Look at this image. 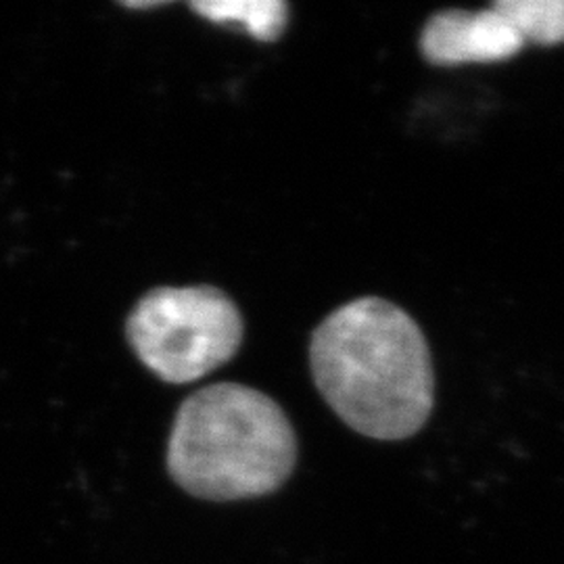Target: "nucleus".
Masks as SVG:
<instances>
[{
  "mask_svg": "<svg viewBox=\"0 0 564 564\" xmlns=\"http://www.w3.org/2000/svg\"><path fill=\"white\" fill-rule=\"evenodd\" d=\"M310 366L324 402L364 437L410 440L433 412L429 343L410 314L381 297L328 314L312 335Z\"/></svg>",
  "mask_w": 564,
  "mask_h": 564,
  "instance_id": "1",
  "label": "nucleus"
},
{
  "mask_svg": "<svg viewBox=\"0 0 564 564\" xmlns=\"http://www.w3.org/2000/svg\"><path fill=\"white\" fill-rule=\"evenodd\" d=\"M297 456L295 429L279 402L247 384L216 383L181 403L165 466L197 500L242 502L276 494Z\"/></svg>",
  "mask_w": 564,
  "mask_h": 564,
  "instance_id": "2",
  "label": "nucleus"
},
{
  "mask_svg": "<svg viewBox=\"0 0 564 564\" xmlns=\"http://www.w3.org/2000/svg\"><path fill=\"white\" fill-rule=\"evenodd\" d=\"M242 330L237 303L212 284L153 289L126 321L137 358L170 384L195 383L232 360Z\"/></svg>",
  "mask_w": 564,
  "mask_h": 564,
  "instance_id": "3",
  "label": "nucleus"
},
{
  "mask_svg": "<svg viewBox=\"0 0 564 564\" xmlns=\"http://www.w3.org/2000/svg\"><path fill=\"white\" fill-rule=\"evenodd\" d=\"M523 48V39L496 2L484 11H440L424 23L421 34L424 59L442 67L498 63L512 59Z\"/></svg>",
  "mask_w": 564,
  "mask_h": 564,
  "instance_id": "4",
  "label": "nucleus"
},
{
  "mask_svg": "<svg viewBox=\"0 0 564 564\" xmlns=\"http://www.w3.org/2000/svg\"><path fill=\"white\" fill-rule=\"evenodd\" d=\"M193 11L216 23H241L260 42H276L289 23V4L282 0H223L193 2Z\"/></svg>",
  "mask_w": 564,
  "mask_h": 564,
  "instance_id": "5",
  "label": "nucleus"
},
{
  "mask_svg": "<svg viewBox=\"0 0 564 564\" xmlns=\"http://www.w3.org/2000/svg\"><path fill=\"white\" fill-rule=\"evenodd\" d=\"M527 44L554 46L564 42V0H498L496 2Z\"/></svg>",
  "mask_w": 564,
  "mask_h": 564,
  "instance_id": "6",
  "label": "nucleus"
}]
</instances>
